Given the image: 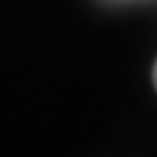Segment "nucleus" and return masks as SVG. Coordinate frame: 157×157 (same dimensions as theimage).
<instances>
[{
  "instance_id": "obj_1",
  "label": "nucleus",
  "mask_w": 157,
  "mask_h": 157,
  "mask_svg": "<svg viewBox=\"0 0 157 157\" xmlns=\"http://www.w3.org/2000/svg\"><path fill=\"white\" fill-rule=\"evenodd\" d=\"M153 85L157 89V61H155V66H153Z\"/></svg>"
}]
</instances>
